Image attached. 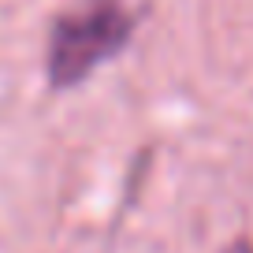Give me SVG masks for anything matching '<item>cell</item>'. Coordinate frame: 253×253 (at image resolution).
<instances>
[{
	"mask_svg": "<svg viewBox=\"0 0 253 253\" xmlns=\"http://www.w3.org/2000/svg\"><path fill=\"white\" fill-rule=\"evenodd\" d=\"M227 253H253V246H250V242H235Z\"/></svg>",
	"mask_w": 253,
	"mask_h": 253,
	"instance_id": "7a4b0ae2",
	"label": "cell"
},
{
	"mask_svg": "<svg viewBox=\"0 0 253 253\" xmlns=\"http://www.w3.org/2000/svg\"><path fill=\"white\" fill-rule=\"evenodd\" d=\"M138 15L123 0H82L79 8L63 11L48 30L45 71L52 89L79 86L104 60L130 41Z\"/></svg>",
	"mask_w": 253,
	"mask_h": 253,
	"instance_id": "6da1fadb",
	"label": "cell"
}]
</instances>
